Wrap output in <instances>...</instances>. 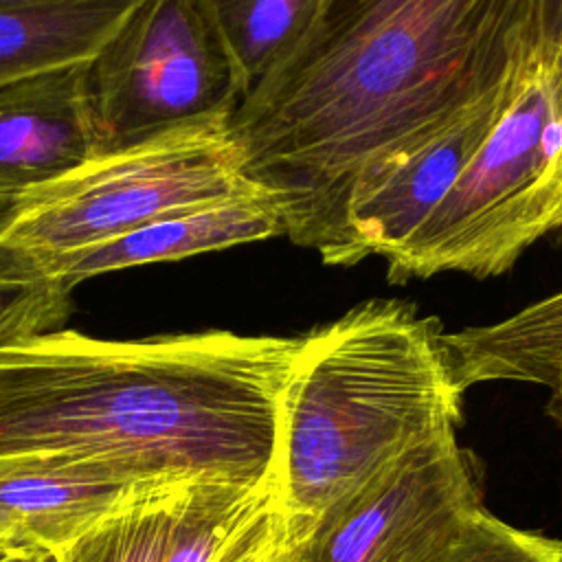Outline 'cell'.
<instances>
[{"label":"cell","mask_w":562,"mask_h":562,"mask_svg":"<svg viewBox=\"0 0 562 562\" xmlns=\"http://www.w3.org/2000/svg\"><path fill=\"white\" fill-rule=\"evenodd\" d=\"M204 2L226 42L246 94L296 44L321 4V0Z\"/></svg>","instance_id":"9a60e30c"},{"label":"cell","mask_w":562,"mask_h":562,"mask_svg":"<svg viewBox=\"0 0 562 562\" xmlns=\"http://www.w3.org/2000/svg\"><path fill=\"white\" fill-rule=\"evenodd\" d=\"M562 226V42L540 44L483 145L406 244L389 279L507 272Z\"/></svg>","instance_id":"277c9868"},{"label":"cell","mask_w":562,"mask_h":562,"mask_svg":"<svg viewBox=\"0 0 562 562\" xmlns=\"http://www.w3.org/2000/svg\"><path fill=\"white\" fill-rule=\"evenodd\" d=\"M86 64L0 88V211L94 160Z\"/></svg>","instance_id":"9c48e42d"},{"label":"cell","mask_w":562,"mask_h":562,"mask_svg":"<svg viewBox=\"0 0 562 562\" xmlns=\"http://www.w3.org/2000/svg\"><path fill=\"white\" fill-rule=\"evenodd\" d=\"M187 481L134 487L112 512L68 542L59 562H162L173 503Z\"/></svg>","instance_id":"5bb4252c"},{"label":"cell","mask_w":562,"mask_h":562,"mask_svg":"<svg viewBox=\"0 0 562 562\" xmlns=\"http://www.w3.org/2000/svg\"><path fill=\"white\" fill-rule=\"evenodd\" d=\"M244 94L204 0H140L86 68L94 158L228 121Z\"/></svg>","instance_id":"8992f818"},{"label":"cell","mask_w":562,"mask_h":562,"mask_svg":"<svg viewBox=\"0 0 562 562\" xmlns=\"http://www.w3.org/2000/svg\"><path fill=\"white\" fill-rule=\"evenodd\" d=\"M443 562H562V542L481 512Z\"/></svg>","instance_id":"e0dca14e"},{"label":"cell","mask_w":562,"mask_h":562,"mask_svg":"<svg viewBox=\"0 0 562 562\" xmlns=\"http://www.w3.org/2000/svg\"><path fill=\"white\" fill-rule=\"evenodd\" d=\"M542 44V0H321L228 125L283 237L353 266L347 202L389 156L507 86Z\"/></svg>","instance_id":"6da1fadb"},{"label":"cell","mask_w":562,"mask_h":562,"mask_svg":"<svg viewBox=\"0 0 562 562\" xmlns=\"http://www.w3.org/2000/svg\"><path fill=\"white\" fill-rule=\"evenodd\" d=\"M4 562H59L57 553L44 549H18Z\"/></svg>","instance_id":"ffe728a7"},{"label":"cell","mask_w":562,"mask_h":562,"mask_svg":"<svg viewBox=\"0 0 562 562\" xmlns=\"http://www.w3.org/2000/svg\"><path fill=\"white\" fill-rule=\"evenodd\" d=\"M228 121L86 162L2 211L4 241L48 261L189 206L261 191L244 173Z\"/></svg>","instance_id":"5b68a950"},{"label":"cell","mask_w":562,"mask_h":562,"mask_svg":"<svg viewBox=\"0 0 562 562\" xmlns=\"http://www.w3.org/2000/svg\"><path fill=\"white\" fill-rule=\"evenodd\" d=\"M448 362L461 393L479 382L562 384V292L492 325L443 334Z\"/></svg>","instance_id":"4fadbf2b"},{"label":"cell","mask_w":562,"mask_h":562,"mask_svg":"<svg viewBox=\"0 0 562 562\" xmlns=\"http://www.w3.org/2000/svg\"><path fill=\"white\" fill-rule=\"evenodd\" d=\"M13 551H18V549H13V547H9V544L0 542V562H4Z\"/></svg>","instance_id":"7402d4cb"},{"label":"cell","mask_w":562,"mask_h":562,"mask_svg":"<svg viewBox=\"0 0 562 562\" xmlns=\"http://www.w3.org/2000/svg\"><path fill=\"white\" fill-rule=\"evenodd\" d=\"M140 0H2L0 88L90 61Z\"/></svg>","instance_id":"7c38bea8"},{"label":"cell","mask_w":562,"mask_h":562,"mask_svg":"<svg viewBox=\"0 0 562 562\" xmlns=\"http://www.w3.org/2000/svg\"><path fill=\"white\" fill-rule=\"evenodd\" d=\"M0 2H2V0H0Z\"/></svg>","instance_id":"603a6c76"},{"label":"cell","mask_w":562,"mask_h":562,"mask_svg":"<svg viewBox=\"0 0 562 562\" xmlns=\"http://www.w3.org/2000/svg\"><path fill=\"white\" fill-rule=\"evenodd\" d=\"M542 42H562V0H542Z\"/></svg>","instance_id":"d6986e66"},{"label":"cell","mask_w":562,"mask_h":562,"mask_svg":"<svg viewBox=\"0 0 562 562\" xmlns=\"http://www.w3.org/2000/svg\"><path fill=\"white\" fill-rule=\"evenodd\" d=\"M299 347L226 329L29 338L0 351V454H72L136 481L263 483Z\"/></svg>","instance_id":"7a4b0ae2"},{"label":"cell","mask_w":562,"mask_h":562,"mask_svg":"<svg viewBox=\"0 0 562 562\" xmlns=\"http://www.w3.org/2000/svg\"><path fill=\"white\" fill-rule=\"evenodd\" d=\"M549 413L562 424V384L551 391V402H549Z\"/></svg>","instance_id":"44dd1931"},{"label":"cell","mask_w":562,"mask_h":562,"mask_svg":"<svg viewBox=\"0 0 562 562\" xmlns=\"http://www.w3.org/2000/svg\"><path fill=\"white\" fill-rule=\"evenodd\" d=\"M143 483L72 454H0V542L59 553Z\"/></svg>","instance_id":"30bf717a"},{"label":"cell","mask_w":562,"mask_h":562,"mask_svg":"<svg viewBox=\"0 0 562 562\" xmlns=\"http://www.w3.org/2000/svg\"><path fill=\"white\" fill-rule=\"evenodd\" d=\"M522 70L441 130L360 176L347 202V233L356 263L369 255L386 261L406 244L483 145L512 101Z\"/></svg>","instance_id":"ba28073f"},{"label":"cell","mask_w":562,"mask_h":562,"mask_svg":"<svg viewBox=\"0 0 562 562\" xmlns=\"http://www.w3.org/2000/svg\"><path fill=\"white\" fill-rule=\"evenodd\" d=\"M70 312L72 288L40 257L4 241L0 211V351L64 329Z\"/></svg>","instance_id":"2e32d148"},{"label":"cell","mask_w":562,"mask_h":562,"mask_svg":"<svg viewBox=\"0 0 562 562\" xmlns=\"http://www.w3.org/2000/svg\"><path fill=\"white\" fill-rule=\"evenodd\" d=\"M283 235V220L274 200L244 193L162 215L112 241L44 261L70 288L86 279L145 263L178 261L239 244Z\"/></svg>","instance_id":"8fae6325"},{"label":"cell","mask_w":562,"mask_h":562,"mask_svg":"<svg viewBox=\"0 0 562 562\" xmlns=\"http://www.w3.org/2000/svg\"><path fill=\"white\" fill-rule=\"evenodd\" d=\"M296 544L294 525L279 490H268L233 533L222 562H288Z\"/></svg>","instance_id":"ac0fdd59"},{"label":"cell","mask_w":562,"mask_h":562,"mask_svg":"<svg viewBox=\"0 0 562 562\" xmlns=\"http://www.w3.org/2000/svg\"><path fill=\"white\" fill-rule=\"evenodd\" d=\"M481 512L476 465L448 430L327 509L288 562H443Z\"/></svg>","instance_id":"52a82bcc"},{"label":"cell","mask_w":562,"mask_h":562,"mask_svg":"<svg viewBox=\"0 0 562 562\" xmlns=\"http://www.w3.org/2000/svg\"><path fill=\"white\" fill-rule=\"evenodd\" d=\"M437 318L369 299L301 336L281 402L279 483L301 538L336 503L461 417Z\"/></svg>","instance_id":"3957f363"}]
</instances>
